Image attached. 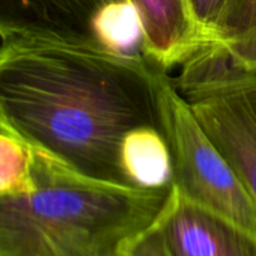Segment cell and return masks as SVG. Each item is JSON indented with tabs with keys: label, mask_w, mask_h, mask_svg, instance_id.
<instances>
[{
	"label": "cell",
	"mask_w": 256,
	"mask_h": 256,
	"mask_svg": "<svg viewBox=\"0 0 256 256\" xmlns=\"http://www.w3.org/2000/svg\"><path fill=\"white\" fill-rule=\"evenodd\" d=\"M162 72L96 40H4L0 119L74 170L126 184L120 145L134 128L158 126Z\"/></svg>",
	"instance_id": "6da1fadb"
},
{
	"label": "cell",
	"mask_w": 256,
	"mask_h": 256,
	"mask_svg": "<svg viewBox=\"0 0 256 256\" xmlns=\"http://www.w3.org/2000/svg\"><path fill=\"white\" fill-rule=\"evenodd\" d=\"M170 192L96 180L48 156L36 190L0 198V256H113Z\"/></svg>",
	"instance_id": "7a4b0ae2"
},
{
	"label": "cell",
	"mask_w": 256,
	"mask_h": 256,
	"mask_svg": "<svg viewBox=\"0 0 256 256\" xmlns=\"http://www.w3.org/2000/svg\"><path fill=\"white\" fill-rule=\"evenodd\" d=\"M157 101L158 126L172 158L174 187L188 202L256 238V200L166 71L158 77Z\"/></svg>",
	"instance_id": "3957f363"
},
{
	"label": "cell",
	"mask_w": 256,
	"mask_h": 256,
	"mask_svg": "<svg viewBox=\"0 0 256 256\" xmlns=\"http://www.w3.org/2000/svg\"><path fill=\"white\" fill-rule=\"evenodd\" d=\"M174 256H256V238L188 202L175 187L160 212Z\"/></svg>",
	"instance_id": "277c9868"
},
{
	"label": "cell",
	"mask_w": 256,
	"mask_h": 256,
	"mask_svg": "<svg viewBox=\"0 0 256 256\" xmlns=\"http://www.w3.org/2000/svg\"><path fill=\"white\" fill-rule=\"evenodd\" d=\"M118 0H0V38L82 41L94 36V20Z\"/></svg>",
	"instance_id": "5b68a950"
},
{
	"label": "cell",
	"mask_w": 256,
	"mask_h": 256,
	"mask_svg": "<svg viewBox=\"0 0 256 256\" xmlns=\"http://www.w3.org/2000/svg\"><path fill=\"white\" fill-rule=\"evenodd\" d=\"M136 8L148 60L166 72L181 68L211 40L194 17L190 0H130Z\"/></svg>",
	"instance_id": "8992f818"
},
{
	"label": "cell",
	"mask_w": 256,
	"mask_h": 256,
	"mask_svg": "<svg viewBox=\"0 0 256 256\" xmlns=\"http://www.w3.org/2000/svg\"><path fill=\"white\" fill-rule=\"evenodd\" d=\"M205 132L256 200V89L223 101L206 119Z\"/></svg>",
	"instance_id": "52a82bcc"
},
{
	"label": "cell",
	"mask_w": 256,
	"mask_h": 256,
	"mask_svg": "<svg viewBox=\"0 0 256 256\" xmlns=\"http://www.w3.org/2000/svg\"><path fill=\"white\" fill-rule=\"evenodd\" d=\"M120 168L130 186L140 188L174 186L170 151L158 126H139L126 133L120 145Z\"/></svg>",
	"instance_id": "ba28073f"
},
{
	"label": "cell",
	"mask_w": 256,
	"mask_h": 256,
	"mask_svg": "<svg viewBox=\"0 0 256 256\" xmlns=\"http://www.w3.org/2000/svg\"><path fill=\"white\" fill-rule=\"evenodd\" d=\"M48 156L0 119V198L38 188Z\"/></svg>",
	"instance_id": "9c48e42d"
},
{
	"label": "cell",
	"mask_w": 256,
	"mask_h": 256,
	"mask_svg": "<svg viewBox=\"0 0 256 256\" xmlns=\"http://www.w3.org/2000/svg\"><path fill=\"white\" fill-rule=\"evenodd\" d=\"M211 46L234 65L256 71V0H229Z\"/></svg>",
	"instance_id": "30bf717a"
},
{
	"label": "cell",
	"mask_w": 256,
	"mask_h": 256,
	"mask_svg": "<svg viewBox=\"0 0 256 256\" xmlns=\"http://www.w3.org/2000/svg\"><path fill=\"white\" fill-rule=\"evenodd\" d=\"M94 36L114 53L145 56L140 18L130 0H118L100 11L94 20Z\"/></svg>",
	"instance_id": "8fae6325"
},
{
	"label": "cell",
	"mask_w": 256,
	"mask_h": 256,
	"mask_svg": "<svg viewBox=\"0 0 256 256\" xmlns=\"http://www.w3.org/2000/svg\"><path fill=\"white\" fill-rule=\"evenodd\" d=\"M113 256H174L160 217L150 228L122 242Z\"/></svg>",
	"instance_id": "7c38bea8"
},
{
	"label": "cell",
	"mask_w": 256,
	"mask_h": 256,
	"mask_svg": "<svg viewBox=\"0 0 256 256\" xmlns=\"http://www.w3.org/2000/svg\"><path fill=\"white\" fill-rule=\"evenodd\" d=\"M228 4L229 0H190L194 17L204 28V30L208 34L211 44L214 42L216 32L224 16Z\"/></svg>",
	"instance_id": "4fadbf2b"
}]
</instances>
